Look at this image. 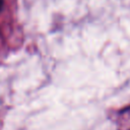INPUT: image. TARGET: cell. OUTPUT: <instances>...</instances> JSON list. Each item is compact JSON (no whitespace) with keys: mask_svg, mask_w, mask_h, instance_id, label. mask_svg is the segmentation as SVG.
<instances>
[{"mask_svg":"<svg viewBox=\"0 0 130 130\" xmlns=\"http://www.w3.org/2000/svg\"><path fill=\"white\" fill-rule=\"evenodd\" d=\"M3 4H4V0H0V11L3 8Z\"/></svg>","mask_w":130,"mask_h":130,"instance_id":"obj_1","label":"cell"}]
</instances>
